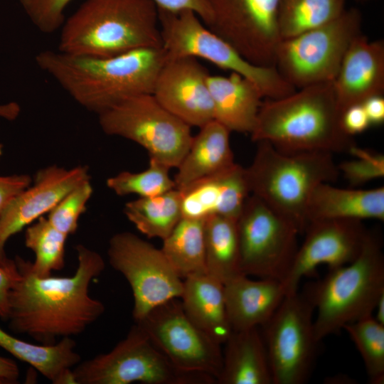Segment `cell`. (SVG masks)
Wrapping results in <instances>:
<instances>
[{
	"label": "cell",
	"instance_id": "5bb4252c",
	"mask_svg": "<svg viewBox=\"0 0 384 384\" xmlns=\"http://www.w3.org/2000/svg\"><path fill=\"white\" fill-rule=\"evenodd\" d=\"M110 265L129 283L133 295L136 321L157 306L180 298L183 280L161 249L131 232L114 234L109 241Z\"/></svg>",
	"mask_w": 384,
	"mask_h": 384
},
{
	"label": "cell",
	"instance_id": "b9f144b4",
	"mask_svg": "<svg viewBox=\"0 0 384 384\" xmlns=\"http://www.w3.org/2000/svg\"><path fill=\"white\" fill-rule=\"evenodd\" d=\"M362 105L370 124H380L384 122V98L375 95L368 98Z\"/></svg>",
	"mask_w": 384,
	"mask_h": 384
},
{
	"label": "cell",
	"instance_id": "f35d334b",
	"mask_svg": "<svg viewBox=\"0 0 384 384\" xmlns=\"http://www.w3.org/2000/svg\"><path fill=\"white\" fill-rule=\"evenodd\" d=\"M28 174L0 176V215L9 202L32 183Z\"/></svg>",
	"mask_w": 384,
	"mask_h": 384
},
{
	"label": "cell",
	"instance_id": "74e56055",
	"mask_svg": "<svg viewBox=\"0 0 384 384\" xmlns=\"http://www.w3.org/2000/svg\"><path fill=\"white\" fill-rule=\"evenodd\" d=\"M158 9L169 12L191 11L206 25L210 19L209 0H151Z\"/></svg>",
	"mask_w": 384,
	"mask_h": 384
},
{
	"label": "cell",
	"instance_id": "d6a6232c",
	"mask_svg": "<svg viewBox=\"0 0 384 384\" xmlns=\"http://www.w3.org/2000/svg\"><path fill=\"white\" fill-rule=\"evenodd\" d=\"M354 343L363 359L369 381H384V325L369 316L345 325L343 328Z\"/></svg>",
	"mask_w": 384,
	"mask_h": 384
},
{
	"label": "cell",
	"instance_id": "4fadbf2b",
	"mask_svg": "<svg viewBox=\"0 0 384 384\" xmlns=\"http://www.w3.org/2000/svg\"><path fill=\"white\" fill-rule=\"evenodd\" d=\"M136 324L177 370L217 383L221 344L188 318L178 298L157 306Z\"/></svg>",
	"mask_w": 384,
	"mask_h": 384
},
{
	"label": "cell",
	"instance_id": "d4e9b609",
	"mask_svg": "<svg viewBox=\"0 0 384 384\" xmlns=\"http://www.w3.org/2000/svg\"><path fill=\"white\" fill-rule=\"evenodd\" d=\"M180 299L185 313L196 326L220 344L226 341L233 331L222 282L207 272L188 277Z\"/></svg>",
	"mask_w": 384,
	"mask_h": 384
},
{
	"label": "cell",
	"instance_id": "7a4b0ae2",
	"mask_svg": "<svg viewBox=\"0 0 384 384\" xmlns=\"http://www.w3.org/2000/svg\"><path fill=\"white\" fill-rule=\"evenodd\" d=\"M166 60L163 48H145L97 58L44 50L36 55L38 67L73 100L97 114L134 96L152 94Z\"/></svg>",
	"mask_w": 384,
	"mask_h": 384
},
{
	"label": "cell",
	"instance_id": "83f0119b",
	"mask_svg": "<svg viewBox=\"0 0 384 384\" xmlns=\"http://www.w3.org/2000/svg\"><path fill=\"white\" fill-rule=\"evenodd\" d=\"M206 272L223 284L242 274L237 220L210 215L205 220Z\"/></svg>",
	"mask_w": 384,
	"mask_h": 384
},
{
	"label": "cell",
	"instance_id": "ee69618b",
	"mask_svg": "<svg viewBox=\"0 0 384 384\" xmlns=\"http://www.w3.org/2000/svg\"><path fill=\"white\" fill-rule=\"evenodd\" d=\"M21 109L20 105L16 102H9L5 104L0 105V118L9 121H14L18 118L21 113ZM4 146L0 143V159L3 155Z\"/></svg>",
	"mask_w": 384,
	"mask_h": 384
},
{
	"label": "cell",
	"instance_id": "3957f363",
	"mask_svg": "<svg viewBox=\"0 0 384 384\" xmlns=\"http://www.w3.org/2000/svg\"><path fill=\"white\" fill-rule=\"evenodd\" d=\"M341 114L333 82L310 85L262 100L251 139L284 152H348L355 144L342 127Z\"/></svg>",
	"mask_w": 384,
	"mask_h": 384
},
{
	"label": "cell",
	"instance_id": "ac0fdd59",
	"mask_svg": "<svg viewBox=\"0 0 384 384\" xmlns=\"http://www.w3.org/2000/svg\"><path fill=\"white\" fill-rule=\"evenodd\" d=\"M208 70L193 57L167 58L156 77L152 95L169 112L191 127L214 120L207 83Z\"/></svg>",
	"mask_w": 384,
	"mask_h": 384
},
{
	"label": "cell",
	"instance_id": "d590c367",
	"mask_svg": "<svg viewBox=\"0 0 384 384\" xmlns=\"http://www.w3.org/2000/svg\"><path fill=\"white\" fill-rule=\"evenodd\" d=\"M348 152L355 158L345 161L338 166L346 180L353 186L363 185L384 176L383 154L352 146Z\"/></svg>",
	"mask_w": 384,
	"mask_h": 384
},
{
	"label": "cell",
	"instance_id": "7c38bea8",
	"mask_svg": "<svg viewBox=\"0 0 384 384\" xmlns=\"http://www.w3.org/2000/svg\"><path fill=\"white\" fill-rule=\"evenodd\" d=\"M73 376L75 384H208L177 370L137 324L111 351L80 361Z\"/></svg>",
	"mask_w": 384,
	"mask_h": 384
},
{
	"label": "cell",
	"instance_id": "e0dca14e",
	"mask_svg": "<svg viewBox=\"0 0 384 384\" xmlns=\"http://www.w3.org/2000/svg\"><path fill=\"white\" fill-rule=\"evenodd\" d=\"M90 180L86 166L66 169L50 165L39 169L32 183L18 193L0 215V266L8 267L14 260L5 252L7 241L44 215L71 190Z\"/></svg>",
	"mask_w": 384,
	"mask_h": 384
},
{
	"label": "cell",
	"instance_id": "603a6c76",
	"mask_svg": "<svg viewBox=\"0 0 384 384\" xmlns=\"http://www.w3.org/2000/svg\"><path fill=\"white\" fill-rule=\"evenodd\" d=\"M207 83L214 119L230 132L250 134L264 98L258 87L235 73L228 76L209 75Z\"/></svg>",
	"mask_w": 384,
	"mask_h": 384
},
{
	"label": "cell",
	"instance_id": "ba28073f",
	"mask_svg": "<svg viewBox=\"0 0 384 384\" xmlns=\"http://www.w3.org/2000/svg\"><path fill=\"white\" fill-rule=\"evenodd\" d=\"M361 14L351 8L334 20L282 39L274 66L292 86L333 82L353 39L361 33Z\"/></svg>",
	"mask_w": 384,
	"mask_h": 384
},
{
	"label": "cell",
	"instance_id": "f6af8a7d",
	"mask_svg": "<svg viewBox=\"0 0 384 384\" xmlns=\"http://www.w3.org/2000/svg\"><path fill=\"white\" fill-rule=\"evenodd\" d=\"M373 317L380 324L384 325V295H383L378 301L374 311Z\"/></svg>",
	"mask_w": 384,
	"mask_h": 384
},
{
	"label": "cell",
	"instance_id": "7402d4cb",
	"mask_svg": "<svg viewBox=\"0 0 384 384\" xmlns=\"http://www.w3.org/2000/svg\"><path fill=\"white\" fill-rule=\"evenodd\" d=\"M384 220V187L342 188L321 183L312 191L306 208L307 223L316 220Z\"/></svg>",
	"mask_w": 384,
	"mask_h": 384
},
{
	"label": "cell",
	"instance_id": "f1b7e54d",
	"mask_svg": "<svg viewBox=\"0 0 384 384\" xmlns=\"http://www.w3.org/2000/svg\"><path fill=\"white\" fill-rule=\"evenodd\" d=\"M124 213L143 235L162 240L182 218L181 193L173 188L152 197H139L126 203Z\"/></svg>",
	"mask_w": 384,
	"mask_h": 384
},
{
	"label": "cell",
	"instance_id": "30bf717a",
	"mask_svg": "<svg viewBox=\"0 0 384 384\" xmlns=\"http://www.w3.org/2000/svg\"><path fill=\"white\" fill-rule=\"evenodd\" d=\"M98 115L107 135L137 143L154 159L177 168L191 145V127L165 109L152 94L128 98Z\"/></svg>",
	"mask_w": 384,
	"mask_h": 384
},
{
	"label": "cell",
	"instance_id": "e575fe53",
	"mask_svg": "<svg viewBox=\"0 0 384 384\" xmlns=\"http://www.w3.org/2000/svg\"><path fill=\"white\" fill-rule=\"evenodd\" d=\"M93 193L90 180L68 192L47 214V219L57 230L67 236L76 233L80 216Z\"/></svg>",
	"mask_w": 384,
	"mask_h": 384
},
{
	"label": "cell",
	"instance_id": "f546056e",
	"mask_svg": "<svg viewBox=\"0 0 384 384\" xmlns=\"http://www.w3.org/2000/svg\"><path fill=\"white\" fill-rule=\"evenodd\" d=\"M205 220L182 218L163 240L161 250L181 279L206 272Z\"/></svg>",
	"mask_w": 384,
	"mask_h": 384
},
{
	"label": "cell",
	"instance_id": "484cf974",
	"mask_svg": "<svg viewBox=\"0 0 384 384\" xmlns=\"http://www.w3.org/2000/svg\"><path fill=\"white\" fill-rule=\"evenodd\" d=\"M220 384H273L262 334L258 328L233 331L223 343Z\"/></svg>",
	"mask_w": 384,
	"mask_h": 384
},
{
	"label": "cell",
	"instance_id": "836d02e7",
	"mask_svg": "<svg viewBox=\"0 0 384 384\" xmlns=\"http://www.w3.org/2000/svg\"><path fill=\"white\" fill-rule=\"evenodd\" d=\"M170 168L149 159V166L140 172L122 171L108 178L107 186L118 196L130 194L139 197H152L176 188Z\"/></svg>",
	"mask_w": 384,
	"mask_h": 384
},
{
	"label": "cell",
	"instance_id": "5b68a950",
	"mask_svg": "<svg viewBox=\"0 0 384 384\" xmlns=\"http://www.w3.org/2000/svg\"><path fill=\"white\" fill-rule=\"evenodd\" d=\"M257 144L245 174L250 194L292 222L303 233L314 189L334 183L340 174L332 154L321 151L284 152L265 141Z\"/></svg>",
	"mask_w": 384,
	"mask_h": 384
},
{
	"label": "cell",
	"instance_id": "d6986e66",
	"mask_svg": "<svg viewBox=\"0 0 384 384\" xmlns=\"http://www.w3.org/2000/svg\"><path fill=\"white\" fill-rule=\"evenodd\" d=\"M341 113L384 92V42L360 33L351 43L333 81Z\"/></svg>",
	"mask_w": 384,
	"mask_h": 384
},
{
	"label": "cell",
	"instance_id": "277c9868",
	"mask_svg": "<svg viewBox=\"0 0 384 384\" xmlns=\"http://www.w3.org/2000/svg\"><path fill=\"white\" fill-rule=\"evenodd\" d=\"M60 29L58 50L107 58L162 48L159 11L151 0H85Z\"/></svg>",
	"mask_w": 384,
	"mask_h": 384
},
{
	"label": "cell",
	"instance_id": "52a82bcc",
	"mask_svg": "<svg viewBox=\"0 0 384 384\" xmlns=\"http://www.w3.org/2000/svg\"><path fill=\"white\" fill-rule=\"evenodd\" d=\"M162 48L166 58H203L220 68L238 73L254 82L265 99H277L297 89L274 66L252 64L233 47L211 31L191 11L158 9Z\"/></svg>",
	"mask_w": 384,
	"mask_h": 384
},
{
	"label": "cell",
	"instance_id": "44dd1931",
	"mask_svg": "<svg viewBox=\"0 0 384 384\" xmlns=\"http://www.w3.org/2000/svg\"><path fill=\"white\" fill-rule=\"evenodd\" d=\"M226 309L232 331L264 326L287 293L282 282L252 279L240 274L223 284Z\"/></svg>",
	"mask_w": 384,
	"mask_h": 384
},
{
	"label": "cell",
	"instance_id": "4dcf8cb0",
	"mask_svg": "<svg viewBox=\"0 0 384 384\" xmlns=\"http://www.w3.org/2000/svg\"><path fill=\"white\" fill-rule=\"evenodd\" d=\"M346 0H279L278 26L282 39L326 24L345 11Z\"/></svg>",
	"mask_w": 384,
	"mask_h": 384
},
{
	"label": "cell",
	"instance_id": "cb8c5ba5",
	"mask_svg": "<svg viewBox=\"0 0 384 384\" xmlns=\"http://www.w3.org/2000/svg\"><path fill=\"white\" fill-rule=\"evenodd\" d=\"M230 132L215 119L200 128L199 132L193 136L189 149L177 167L174 178L176 189L182 190L236 164L230 143Z\"/></svg>",
	"mask_w": 384,
	"mask_h": 384
},
{
	"label": "cell",
	"instance_id": "ab89813d",
	"mask_svg": "<svg viewBox=\"0 0 384 384\" xmlns=\"http://www.w3.org/2000/svg\"><path fill=\"white\" fill-rule=\"evenodd\" d=\"M341 125L346 133L351 137L369 127L370 123L362 104L352 105L343 112Z\"/></svg>",
	"mask_w": 384,
	"mask_h": 384
},
{
	"label": "cell",
	"instance_id": "1f68e13d",
	"mask_svg": "<svg viewBox=\"0 0 384 384\" xmlns=\"http://www.w3.org/2000/svg\"><path fill=\"white\" fill-rule=\"evenodd\" d=\"M68 237L54 228L45 216L25 228V246L35 255L30 264L34 274L47 277L64 267Z\"/></svg>",
	"mask_w": 384,
	"mask_h": 384
},
{
	"label": "cell",
	"instance_id": "2e32d148",
	"mask_svg": "<svg viewBox=\"0 0 384 384\" xmlns=\"http://www.w3.org/2000/svg\"><path fill=\"white\" fill-rule=\"evenodd\" d=\"M369 231L363 221L326 219L309 221L290 270L282 282L286 293L299 288L301 280L326 265L329 269L345 265L360 254Z\"/></svg>",
	"mask_w": 384,
	"mask_h": 384
},
{
	"label": "cell",
	"instance_id": "4316f807",
	"mask_svg": "<svg viewBox=\"0 0 384 384\" xmlns=\"http://www.w3.org/2000/svg\"><path fill=\"white\" fill-rule=\"evenodd\" d=\"M0 348L30 365L53 384L74 383L73 368L81 361L72 338L53 345L21 340L0 327Z\"/></svg>",
	"mask_w": 384,
	"mask_h": 384
},
{
	"label": "cell",
	"instance_id": "ffe728a7",
	"mask_svg": "<svg viewBox=\"0 0 384 384\" xmlns=\"http://www.w3.org/2000/svg\"><path fill=\"white\" fill-rule=\"evenodd\" d=\"M179 191L182 218L195 219L216 215L237 220L250 195L245 168L238 164Z\"/></svg>",
	"mask_w": 384,
	"mask_h": 384
},
{
	"label": "cell",
	"instance_id": "8fae6325",
	"mask_svg": "<svg viewBox=\"0 0 384 384\" xmlns=\"http://www.w3.org/2000/svg\"><path fill=\"white\" fill-rule=\"evenodd\" d=\"M241 272L284 282L298 245L297 228L250 194L237 219Z\"/></svg>",
	"mask_w": 384,
	"mask_h": 384
},
{
	"label": "cell",
	"instance_id": "6da1fadb",
	"mask_svg": "<svg viewBox=\"0 0 384 384\" xmlns=\"http://www.w3.org/2000/svg\"><path fill=\"white\" fill-rule=\"evenodd\" d=\"M75 249L78 266L69 277H39L30 260L16 256L18 275L9 293L6 320L14 333L53 345L82 334L103 314L105 305L90 295V287L104 271V259L84 245Z\"/></svg>",
	"mask_w": 384,
	"mask_h": 384
},
{
	"label": "cell",
	"instance_id": "60d3db41",
	"mask_svg": "<svg viewBox=\"0 0 384 384\" xmlns=\"http://www.w3.org/2000/svg\"><path fill=\"white\" fill-rule=\"evenodd\" d=\"M18 275L15 262L8 267L0 266V319L6 321L10 291Z\"/></svg>",
	"mask_w": 384,
	"mask_h": 384
},
{
	"label": "cell",
	"instance_id": "8992f818",
	"mask_svg": "<svg viewBox=\"0 0 384 384\" xmlns=\"http://www.w3.org/2000/svg\"><path fill=\"white\" fill-rule=\"evenodd\" d=\"M315 335L320 343L349 323L373 316L384 295V256L380 239L369 231L352 262L329 269L324 279L311 283Z\"/></svg>",
	"mask_w": 384,
	"mask_h": 384
},
{
	"label": "cell",
	"instance_id": "9c48e42d",
	"mask_svg": "<svg viewBox=\"0 0 384 384\" xmlns=\"http://www.w3.org/2000/svg\"><path fill=\"white\" fill-rule=\"evenodd\" d=\"M312 286L286 294L262 334L273 384H303L313 369L315 335Z\"/></svg>",
	"mask_w": 384,
	"mask_h": 384
},
{
	"label": "cell",
	"instance_id": "7bdbcfd3",
	"mask_svg": "<svg viewBox=\"0 0 384 384\" xmlns=\"http://www.w3.org/2000/svg\"><path fill=\"white\" fill-rule=\"evenodd\" d=\"M19 376L20 370L16 363L0 356V383H16Z\"/></svg>",
	"mask_w": 384,
	"mask_h": 384
},
{
	"label": "cell",
	"instance_id": "8d00e7d4",
	"mask_svg": "<svg viewBox=\"0 0 384 384\" xmlns=\"http://www.w3.org/2000/svg\"><path fill=\"white\" fill-rule=\"evenodd\" d=\"M73 0H19L33 25L41 33L51 34L60 30L65 11Z\"/></svg>",
	"mask_w": 384,
	"mask_h": 384
},
{
	"label": "cell",
	"instance_id": "9a60e30c",
	"mask_svg": "<svg viewBox=\"0 0 384 384\" xmlns=\"http://www.w3.org/2000/svg\"><path fill=\"white\" fill-rule=\"evenodd\" d=\"M279 0H209L206 26L258 66H274L282 40L278 26Z\"/></svg>",
	"mask_w": 384,
	"mask_h": 384
}]
</instances>
